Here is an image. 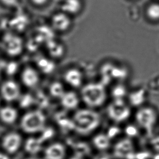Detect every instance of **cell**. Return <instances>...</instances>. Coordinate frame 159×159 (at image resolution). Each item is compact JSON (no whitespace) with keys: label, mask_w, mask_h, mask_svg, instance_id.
Here are the masks:
<instances>
[{"label":"cell","mask_w":159,"mask_h":159,"mask_svg":"<svg viewBox=\"0 0 159 159\" xmlns=\"http://www.w3.org/2000/svg\"><path fill=\"white\" fill-rule=\"evenodd\" d=\"M101 121L99 114L91 109H80L75 112L72 118L73 129L77 133L86 135L99 127Z\"/></svg>","instance_id":"6da1fadb"},{"label":"cell","mask_w":159,"mask_h":159,"mask_svg":"<svg viewBox=\"0 0 159 159\" xmlns=\"http://www.w3.org/2000/svg\"><path fill=\"white\" fill-rule=\"evenodd\" d=\"M80 95L84 103L90 107L102 106L107 99L106 88L101 83H92L84 85Z\"/></svg>","instance_id":"7a4b0ae2"},{"label":"cell","mask_w":159,"mask_h":159,"mask_svg":"<svg viewBox=\"0 0 159 159\" xmlns=\"http://www.w3.org/2000/svg\"><path fill=\"white\" fill-rule=\"evenodd\" d=\"M135 119L136 125L140 129L151 133L157 124L159 114L153 107L144 105L138 107L135 114Z\"/></svg>","instance_id":"3957f363"},{"label":"cell","mask_w":159,"mask_h":159,"mask_svg":"<svg viewBox=\"0 0 159 159\" xmlns=\"http://www.w3.org/2000/svg\"><path fill=\"white\" fill-rule=\"evenodd\" d=\"M46 122L45 115L43 112L39 110H33L24 115L21 122V127L26 133H37L45 129Z\"/></svg>","instance_id":"277c9868"},{"label":"cell","mask_w":159,"mask_h":159,"mask_svg":"<svg viewBox=\"0 0 159 159\" xmlns=\"http://www.w3.org/2000/svg\"><path fill=\"white\" fill-rule=\"evenodd\" d=\"M107 114L112 120L121 122L129 118L130 110L123 99H114L107 107Z\"/></svg>","instance_id":"5b68a950"},{"label":"cell","mask_w":159,"mask_h":159,"mask_svg":"<svg viewBox=\"0 0 159 159\" xmlns=\"http://www.w3.org/2000/svg\"><path fill=\"white\" fill-rule=\"evenodd\" d=\"M22 140L19 134L15 132L7 134L2 139L1 146L4 152L9 155H14L21 147Z\"/></svg>","instance_id":"8992f818"},{"label":"cell","mask_w":159,"mask_h":159,"mask_svg":"<svg viewBox=\"0 0 159 159\" xmlns=\"http://www.w3.org/2000/svg\"><path fill=\"white\" fill-rule=\"evenodd\" d=\"M134 147L130 138H126L116 143L114 148V155L118 159H124L133 153Z\"/></svg>","instance_id":"52a82bcc"},{"label":"cell","mask_w":159,"mask_h":159,"mask_svg":"<svg viewBox=\"0 0 159 159\" xmlns=\"http://www.w3.org/2000/svg\"><path fill=\"white\" fill-rule=\"evenodd\" d=\"M66 156V147L59 142L48 145L43 152V159H65Z\"/></svg>","instance_id":"ba28073f"},{"label":"cell","mask_w":159,"mask_h":159,"mask_svg":"<svg viewBox=\"0 0 159 159\" xmlns=\"http://www.w3.org/2000/svg\"><path fill=\"white\" fill-rule=\"evenodd\" d=\"M7 52L11 56H17L22 50V41L19 37L7 34L4 38Z\"/></svg>","instance_id":"9c48e42d"},{"label":"cell","mask_w":159,"mask_h":159,"mask_svg":"<svg viewBox=\"0 0 159 159\" xmlns=\"http://www.w3.org/2000/svg\"><path fill=\"white\" fill-rule=\"evenodd\" d=\"M1 93L4 99L11 102L14 101L19 97L20 91L16 83L13 81H8L3 84Z\"/></svg>","instance_id":"30bf717a"},{"label":"cell","mask_w":159,"mask_h":159,"mask_svg":"<svg viewBox=\"0 0 159 159\" xmlns=\"http://www.w3.org/2000/svg\"><path fill=\"white\" fill-rule=\"evenodd\" d=\"M22 80L28 88H33L37 86L40 81L39 73L34 69L27 67L22 73Z\"/></svg>","instance_id":"8fae6325"},{"label":"cell","mask_w":159,"mask_h":159,"mask_svg":"<svg viewBox=\"0 0 159 159\" xmlns=\"http://www.w3.org/2000/svg\"><path fill=\"white\" fill-rule=\"evenodd\" d=\"M53 28L58 31L67 30L71 25V20L66 13H58L52 18Z\"/></svg>","instance_id":"7c38bea8"},{"label":"cell","mask_w":159,"mask_h":159,"mask_svg":"<svg viewBox=\"0 0 159 159\" xmlns=\"http://www.w3.org/2000/svg\"><path fill=\"white\" fill-rule=\"evenodd\" d=\"M64 79L67 84L73 88H79L83 82V75L77 69H71L65 72Z\"/></svg>","instance_id":"4fadbf2b"},{"label":"cell","mask_w":159,"mask_h":159,"mask_svg":"<svg viewBox=\"0 0 159 159\" xmlns=\"http://www.w3.org/2000/svg\"><path fill=\"white\" fill-rule=\"evenodd\" d=\"M60 99L61 106L66 109H75L80 103L78 95L72 91L65 92Z\"/></svg>","instance_id":"5bb4252c"},{"label":"cell","mask_w":159,"mask_h":159,"mask_svg":"<svg viewBox=\"0 0 159 159\" xmlns=\"http://www.w3.org/2000/svg\"><path fill=\"white\" fill-rule=\"evenodd\" d=\"M43 142L41 138H30L24 144L25 151L30 155H36L43 149Z\"/></svg>","instance_id":"9a60e30c"},{"label":"cell","mask_w":159,"mask_h":159,"mask_svg":"<svg viewBox=\"0 0 159 159\" xmlns=\"http://www.w3.org/2000/svg\"><path fill=\"white\" fill-rule=\"evenodd\" d=\"M93 142L95 147L99 151H106L109 148L111 139L107 134H99L93 138Z\"/></svg>","instance_id":"2e32d148"},{"label":"cell","mask_w":159,"mask_h":159,"mask_svg":"<svg viewBox=\"0 0 159 159\" xmlns=\"http://www.w3.org/2000/svg\"><path fill=\"white\" fill-rule=\"evenodd\" d=\"M129 99L132 106L141 107L144 105V102L146 99V93L142 89L135 91L129 95Z\"/></svg>","instance_id":"e0dca14e"},{"label":"cell","mask_w":159,"mask_h":159,"mask_svg":"<svg viewBox=\"0 0 159 159\" xmlns=\"http://www.w3.org/2000/svg\"><path fill=\"white\" fill-rule=\"evenodd\" d=\"M80 0H65L62 4V11L64 13L71 14L77 13L81 8Z\"/></svg>","instance_id":"ac0fdd59"},{"label":"cell","mask_w":159,"mask_h":159,"mask_svg":"<svg viewBox=\"0 0 159 159\" xmlns=\"http://www.w3.org/2000/svg\"><path fill=\"white\" fill-rule=\"evenodd\" d=\"M17 117L16 110L12 107H4L0 110V117L3 122L11 124L14 122Z\"/></svg>","instance_id":"d6986e66"},{"label":"cell","mask_w":159,"mask_h":159,"mask_svg":"<svg viewBox=\"0 0 159 159\" xmlns=\"http://www.w3.org/2000/svg\"><path fill=\"white\" fill-rule=\"evenodd\" d=\"M50 93L53 97L60 99L65 91L62 84L59 82H54L50 85Z\"/></svg>","instance_id":"ffe728a7"},{"label":"cell","mask_w":159,"mask_h":159,"mask_svg":"<svg viewBox=\"0 0 159 159\" xmlns=\"http://www.w3.org/2000/svg\"><path fill=\"white\" fill-rule=\"evenodd\" d=\"M127 89L125 86L119 85L114 88L112 91V95L115 99H123L127 95Z\"/></svg>","instance_id":"44dd1931"},{"label":"cell","mask_w":159,"mask_h":159,"mask_svg":"<svg viewBox=\"0 0 159 159\" xmlns=\"http://www.w3.org/2000/svg\"><path fill=\"white\" fill-rule=\"evenodd\" d=\"M38 66L43 72L49 73L53 70L54 65L52 62H51L45 59H41L38 62Z\"/></svg>","instance_id":"7402d4cb"},{"label":"cell","mask_w":159,"mask_h":159,"mask_svg":"<svg viewBox=\"0 0 159 159\" xmlns=\"http://www.w3.org/2000/svg\"><path fill=\"white\" fill-rule=\"evenodd\" d=\"M149 17L151 19H159V4L151 5L147 11Z\"/></svg>","instance_id":"603a6c76"},{"label":"cell","mask_w":159,"mask_h":159,"mask_svg":"<svg viewBox=\"0 0 159 159\" xmlns=\"http://www.w3.org/2000/svg\"><path fill=\"white\" fill-rule=\"evenodd\" d=\"M140 128L137 125H129L127 126L125 129V133L126 134L128 138H133L135 137L139 134V130Z\"/></svg>","instance_id":"cb8c5ba5"},{"label":"cell","mask_w":159,"mask_h":159,"mask_svg":"<svg viewBox=\"0 0 159 159\" xmlns=\"http://www.w3.org/2000/svg\"><path fill=\"white\" fill-rule=\"evenodd\" d=\"M32 102V99L29 95H26L22 98L20 102V105L21 107H27Z\"/></svg>","instance_id":"d4e9b609"},{"label":"cell","mask_w":159,"mask_h":159,"mask_svg":"<svg viewBox=\"0 0 159 159\" xmlns=\"http://www.w3.org/2000/svg\"><path fill=\"white\" fill-rule=\"evenodd\" d=\"M17 68V65L16 62H11L9 64L7 67V72L9 75H13L15 73Z\"/></svg>","instance_id":"484cf974"},{"label":"cell","mask_w":159,"mask_h":159,"mask_svg":"<svg viewBox=\"0 0 159 159\" xmlns=\"http://www.w3.org/2000/svg\"><path fill=\"white\" fill-rule=\"evenodd\" d=\"M152 147L154 150L159 152V136H154L151 141Z\"/></svg>","instance_id":"4316f807"},{"label":"cell","mask_w":159,"mask_h":159,"mask_svg":"<svg viewBox=\"0 0 159 159\" xmlns=\"http://www.w3.org/2000/svg\"><path fill=\"white\" fill-rule=\"evenodd\" d=\"M1 1L4 3V4L10 6H14L15 4H16L17 2V0H1Z\"/></svg>","instance_id":"83f0119b"},{"label":"cell","mask_w":159,"mask_h":159,"mask_svg":"<svg viewBox=\"0 0 159 159\" xmlns=\"http://www.w3.org/2000/svg\"><path fill=\"white\" fill-rule=\"evenodd\" d=\"M11 155L6 153L4 151L0 152V159H11Z\"/></svg>","instance_id":"f1b7e54d"},{"label":"cell","mask_w":159,"mask_h":159,"mask_svg":"<svg viewBox=\"0 0 159 159\" xmlns=\"http://www.w3.org/2000/svg\"><path fill=\"white\" fill-rule=\"evenodd\" d=\"M35 4L38 5H43L48 2V0H32Z\"/></svg>","instance_id":"f546056e"},{"label":"cell","mask_w":159,"mask_h":159,"mask_svg":"<svg viewBox=\"0 0 159 159\" xmlns=\"http://www.w3.org/2000/svg\"><path fill=\"white\" fill-rule=\"evenodd\" d=\"M25 159H41L40 158H39V157H35L34 155H32V156H30V157H27Z\"/></svg>","instance_id":"4dcf8cb0"}]
</instances>
